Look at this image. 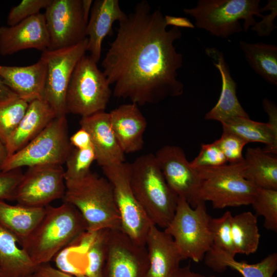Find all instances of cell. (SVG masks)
<instances>
[{"label":"cell","mask_w":277,"mask_h":277,"mask_svg":"<svg viewBox=\"0 0 277 277\" xmlns=\"http://www.w3.org/2000/svg\"><path fill=\"white\" fill-rule=\"evenodd\" d=\"M145 246L148 268L145 277H172L182 260L173 238L152 224L148 231Z\"/></svg>","instance_id":"cell-18"},{"label":"cell","mask_w":277,"mask_h":277,"mask_svg":"<svg viewBox=\"0 0 277 277\" xmlns=\"http://www.w3.org/2000/svg\"><path fill=\"white\" fill-rule=\"evenodd\" d=\"M257 215L264 217V227L277 231V190L257 188L251 204Z\"/></svg>","instance_id":"cell-34"},{"label":"cell","mask_w":277,"mask_h":277,"mask_svg":"<svg viewBox=\"0 0 277 277\" xmlns=\"http://www.w3.org/2000/svg\"><path fill=\"white\" fill-rule=\"evenodd\" d=\"M165 19L168 26L171 25L177 28H193L194 25L186 17H176L166 15Z\"/></svg>","instance_id":"cell-44"},{"label":"cell","mask_w":277,"mask_h":277,"mask_svg":"<svg viewBox=\"0 0 277 277\" xmlns=\"http://www.w3.org/2000/svg\"><path fill=\"white\" fill-rule=\"evenodd\" d=\"M276 0H269L267 4L263 8L262 12L270 10L269 14L264 15L262 20L251 27V30L256 32L260 36H268L276 28L273 21L277 15V5Z\"/></svg>","instance_id":"cell-40"},{"label":"cell","mask_w":277,"mask_h":277,"mask_svg":"<svg viewBox=\"0 0 277 277\" xmlns=\"http://www.w3.org/2000/svg\"><path fill=\"white\" fill-rule=\"evenodd\" d=\"M190 163L192 167L197 169L222 166L227 164V161L214 141L210 144H202L198 155Z\"/></svg>","instance_id":"cell-38"},{"label":"cell","mask_w":277,"mask_h":277,"mask_svg":"<svg viewBox=\"0 0 277 277\" xmlns=\"http://www.w3.org/2000/svg\"><path fill=\"white\" fill-rule=\"evenodd\" d=\"M28 104L18 97L0 103V140L4 144L24 116Z\"/></svg>","instance_id":"cell-33"},{"label":"cell","mask_w":277,"mask_h":277,"mask_svg":"<svg viewBox=\"0 0 277 277\" xmlns=\"http://www.w3.org/2000/svg\"><path fill=\"white\" fill-rule=\"evenodd\" d=\"M8 158L5 145L0 140V170Z\"/></svg>","instance_id":"cell-47"},{"label":"cell","mask_w":277,"mask_h":277,"mask_svg":"<svg viewBox=\"0 0 277 277\" xmlns=\"http://www.w3.org/2000/svg\"><path fill=\"white\" fill-rule=\"evenodd\" d=\"M214 142L229 164H239L244 161L243 150L248 143L240 137L223 130L221 137Z\"/></svg>","instance_id":"cell-36"},{"label":"cell","mask_w":277,"mask_h":277,"mask_svg":"<svg viewBox=\"0 0 277 277\" xmlns=\"http://www.w3.org/2000/svg\"><path fill=\"white\" fill-rule=\"evenodd\" d=\"M49 46L44 13H39L13 26L0 27V54L2 56L28 49L43 52Z\"/></svg>","instance_id":"cell-16"},{"label":"cell","mask_w":277,"mask_h":277,"mask_svg":"<svg viewBox=\"0 0 277 277\" xmlns=\"http://www.w3.org/2000/svg\"><path fill=\"white\" fill-rule=\"evenodd\" d=\"M203 260L205 264L215 272L221 273L230 267L243 277H273L277 269L276 252L269 254L259 263L248 264L237 261L228 253L212 246Z\"/></svg>","instance_id":"cell-24"},{"label":"cell","mask_w":277,"mask_h":277,"mask_svg":"<svg viewBox=\"0 0 277 277\" xmlns=\"http://www.w3.org/2000/svg\"><path fill=\"white\" fill-rule=\"evenodd\" d=\"M46 212V208L12 205L0 200V225L11 233L19 245L30 235Z\"/></svg>","instance_id":"cell-25"},{"label":"cell","mask_w":277,"mask_h":277,"mask_svg":"<svg viewBox=\"0 0 277 277\" xmlns=\"http://www.w3.org/2000/svg\"><path fill=\"white\" fill-rule=\"evenodd\" d=\"M23 175L21 168L9 171L0 170V200L14 201L16 190Z\"/></svg>","instance_id":"cell-39"},{"label":"cell","mask_w":277,"mask_h":277,"mask_svg":"<svg viewBox=\"0 0 277 277\" xmlns=\"http://www.w3.org/2000/svg\"><path fill=\"white\" fill-rule=\"evenodd\" d=\"M243 162L197 168L203 180L200 200L210 202L215 209L251 205L257 188L244 177Z\"/></svg>","instance_id":"cell-8"},{"label":"cell","mask_w":277,"mask_h":277,"mask_svg":"<svg viewBox=\"0 0 277 277\" xmlns=\"http://www.w3.org/2000/svg\"><path fill=\"white\" fill-rule=\"evenodd\" d=\"M69 138L66 116L55 117L35 137L9 156L1 170L42 165H63L73 148Z\"/></svg>","instance_id":"cell-9"},{"label":"cell","mask_w":277,"mask_h":277,"mask_svg":"<svg viewBox=\"0 0 277 277\" xmlns=\"http://www.w3.org/2000/svg\"><path fill=\"white\" fill-rule=\"evenodd\" d=\"M131 187L152 223L166 228L174 214L178 197L168 186L155 156L148 153L129 163Z\"/></svg>","instance_id":"cell-3"},{"label":"cell","mask_w":277,"mask_h":277,"mask_svg":"<svg viewBox=\"0 0 277 277\" xmlns=\"http://www.w3.org/2000/svg\"><path fill=\"white\" fill-rule=\"evenodd\" d=\"M52 0H22L10 10L7 18L8 26H13L39 13L46 9Z\"/></svg>","instance_id":"cell-37"},{"label":"cell","mask_w":277,"mask_h":277,"mask_svg":"<svg viewBox=\"0 0 277 277\" xmlns=\"http://www.w3.org/2000/svg\"><path fill=\"white\" fill-rule=\"evenodd\" d=\"M44 14L49 37L47 50L71 47L86 38L88 19L83 0H52Z\"/></svg>","instance_id":"cell-12"},{"label":"cell","mask_w":277,"mask_h":277,"mask_svg":"<svg viewBox=\"0 0 277 277\" xmlns=\"http://www.w3.org/2000/svg\"><path fill=\"white\" fill-rule=\"evenodd\" d=\"M243 176L257 188L277 190L276 155L260 147L248 148L244 156Z\"/></svg>","instance_id":"cell-26"},{"label":"cell","mask_w":277,"mask_h":277,"mask_svg":"<svg viewBox=\"0 0 277 277\" xmlns=\"http://www.w3.org/2000/svg\"><path fill=\"white\" fill-rule=\"evenodd\" d=\"M55 117L53 109L44 100L29 102L24 116L5 144L8 157L35 137Z\"/></svg>","instance_id":"cell-23"},{"label":"cell","mask_w":277,"mask_h":277,"mask_svg":"<svg viewBox=\"0 0 277 277\" xmlns=\"http://www.w3.org/2000/svg\"><path fill=\"white\" fill-rule=\"evenodd\" d=\"M231 234L236 254L249 255L255 252L260 239L256 215L246 211L232 216Z\"/></svg>","instance_id":"cell-31"},{"label":"cell","mask_w":277,"mask_h":277,"mask_svg":"<svg viewBox=\"0 0 277 277\" xmlns=\"http://www.w3.org/2000/svg\"><path fill=\"white\" fill-rule=\"evenodd\" d=\"M239 46L254 71L267 82L277 85V47L263 43L240 41Z\"/></svg>","instance_id":"cell-29"},{"label":"cell","mask_w":277,"mask_h":277,"mask_svg":"<svg viewBox=\"0 0 277 277\" xmlns=\"http://www.w3.org/2000/svg\"><path fill=\"white\" fill-rule=\"evenodd\" d=\"M111 184L122 220V230L137 243L145 246L146 237L151 222L133 192L130 180L129 163L102 168Z\"/></svg>","instance_id":"cell-10"},{"label":"cell","mask_w":277,"mask_h":277,"mask_svg":"<svg viewBox=\"0 0 277 277\" xmlns=\"http://www.w3.org/2000/svg\"><path fill=\"white\" fill-rule=\"evenodd\" d=\"M108 230L87 231L75 242L86 254L87 262L84 274L87 277H103L107 254Z\"/></svg>","instance_id":"cell-30"},{"label":"cell","mask_w":277,"mask_h":277,"mask_svg":"<svg viewBox=\"0 0 277 277\" xmlns=\"http://www.w3.org/2000/svg\"><path fill=\"white\" fill-rule=\"evenodd\" d=\"M28 277H75L65 273L57 268L52 266L49 263H46L37 265Z\"/></svg>","instance_id":"cell-41"},{"label":"cell","mask_w":277,"mask_h":277,"mask_svg":"<svg viewBox=\"0 0 277 277\" xmlns=\"http://www.w3.org/2000/svg\"><path fill=\"white\" fill-rule=\"evenodd\" d=\"M79 123L89 134L95 161L102 168L125 162V153L112 131L109 113L104 111L82 117Z\"/></svg>","instance_id":"cell-17"},{"label":"cell","mask_w":277,"mask_h":277,"mask_svg":"<svg viewBox=\"0 0 277 277\" xmlns=\"http://www.w3.org/2000/svg\"><path fill=\"white\" fill-rule=\"evenodd\" d=\"M65 185L62 200L80 211L87 224L88 231L122 230L112 187L105 177L91 172L84 178Z\"/></svg>","instance_id":"cell-4"},{"label":"cell","mask_w":277,"mask_h":277,"mask_svg":"<svg viewBox=\"0 0 277 277\" xmlns=\"http://www.w3.org/2000/svg\"><path fill=\"white\" fill-rule=\"evenodd\" d=\"M17 97L0 77V103Z\"/></svg>","instance_id":"cell-46"},{"label":"cell","mask_w":277,"mask_h":277,"mask_svg":"<svg viewBox=\"0 0 277 277\" xmlns=\"http://www.w3.org/2000/svg\"><path fill=\"white\" fill-rule=\"evenodd\" d=\"M172 277H215L213 275L205 276L202 274L195 272L191 269L190 264L180 267Z\"/></svg>","instance_id":"cell-45"},{"label":"cell","mask_w":277,"mask_h":277,"mask_svg":"<svg viewBox=\"0 0 277 277\" xmlns=\"http://www.w3.org/2000/svg\"><path fill=\"white\" fill-rule=\"evenodd\" d=\"M18 244L16 237L0 225V264L5 277H28L37 266Z\"/></svg>","instance_id":"cell-27"},{"label":"cell","mask_w":277,"mask_h":277,"mask_svg":"<svg viewBox=\"0 0 277 277\" xmlns=\"http://www.w3.org/2000/svg\"><path fill=\"white\" fill-rule=\"evenodd\" d=\"M103 277H145L148 268L146 246L122 230L109 229Z\"/></svg>","instance_id":"cell-15"},{"label":"cell","mask_w":277,"mask_h":277,"mask_svg":"<svg viewBox=\"0 0 277 277\" xmlns=\"http://www.w3.org/2000/svg\"><path fill=\"white\" fill-rule=\"evenodd\" d=\"M71 146L75 148L84 149L92 147L88 132L81 128L69 138Z\"/></svg>","instance_id":"cell-42"},{"label":"cell","mask_w":277,"mask_h":277,"mask_svg":"<svg viewBox=\"0 0 277 277\" xmlns=\"http://www.w3.org/2000/svg\"><path fill=\"white\" fill-rule=\"evenodd\" d=\"M94 161L95 156L92 147L84 149L73 147L65 163V183L80 180L88 175L91 172L90 167Z\"/></svg>","instance_id":"cell-32"},{"label":"cell","mask_w":277,"mask_h":277,"mask_svg":"<svg viewBox=\"0 0 277 277\" xmlns=\"http://www.w3.org/2000/svg\"><path fill=\"white\" fill-rule=\"evenodd\" d=\"M211 219L205 202L192 208L184 199L178 197L173 217L164 230L173 238L182 260L199 263L204 259L213 244Z\"/></svg>","instance_id":"cell-6"},{"label":"cell","mask_w":277,"mask_h":277,"mask_svg":"<svg viewBox=\"0 0 277 277\" xmlns=\"http://www.w3.org/2000/svg\"><path fill=\"white\" fill-rule=\"evenodd\" d=\"M118 24L102 63L113 96L143 106L182 95L178 70L183 55L174 45L182 36L180 28L167 29L165 15L146 1L138 2Z\"/></svg>","instance_id":"cell-1"},{"label":"cell","mask_w":277,"mask_h":277,"mask_svg":"<svg viewBox=\"0 0 277 277\" xmlns=\"http://www.w3.org/2000/svg\"><path fill=\"white\" fill-rule=\"evenodd\" d=\"M88 39L57 50L42 52L47 63L46 78L43 100L53 109L56 117L66 115V95L73 70L87 51Z\"/></svg>","instance_id":"cell-11"},{"label":"cell","mask_w":277,"mask_h":277,"mask_svg":"<svg viewBox=\"0 0 277 277\" xmlns=\"http://www.w3.org/2000/svg\"><path fill=\"white\" fill-rule=\"evenodd\" d=\"M118 0H96L93 2L86 28L87 51L97 63L100 61L102 43L110 33L112 25L126 15Z\"/></svg>","instance_id":"cell-22"},{"label":"cell","mask_w":277,"mask_h":277,"mask_svg":"<svg viewBox=\"0 0 277 277\" xmlns=\"http://www.w3.org/2000/svg\"><path fill=\"white\" fill-rule=\"evenodd\" d=\"M75 277H87L85 275H84V274H78V275H77L76 276H75Z\"/></svg>","instance_id":"cell-49"},{"label":"cell","mask_w":277,"mask_h":277,"mask_svg":"<svg viewBox=\"0 0 277 277\" xmlns=\"http://www.w3.org/2000/svg\"><path fill=\"white\" fill-rule=\"evenodd\" d=\"M109 114L112 131L123 152L140 151L147 123L138 106L133 103L122 104Z\"/></svg>","instance_id":"cell-19"},{"label":"cell","mask_w":277,"mask_h":277,"mask_svg":"<svg viewBox=\"0 0 277 277\" xmlns=\"http://www.w3.org/2000/svg\"><path fill=\"white\" fill-rule=\"evenodd\" d=\"M205 52L219 71L222 89L216 104L205 114V119L222 123L236 117H249L238 100L236 84L231 76L223 53L215 48H207Z\"/></svg>","instance_id":"cell-21"},{"label":"cell","mask_w":277,"mask_h":277,"mask_svg":"<svg viewBox=\"0 0 277 277\" xmlns=\"http://www.w3.org/2000/svg\"><path fill=\"white\" fill-rule=\"evenodd\" d=\"M45 208L43 218L21 245L36 265L49 263L88 231L84 219L72 205L63 202L58 207Z\"/></svg>","instance_id":"cell-2"},{"label":"cell","mask_w":277,"mask_h":277,"mask_svg":"<svg viewBox=\"0 0 277 277\" xmlns=\"http://www.w3.org/2000/svg\"><path fill=\"white\" fill-rule=\"evenodd\" d=\"M64 169L60 165H42L28 167L16 190L17 204L45 208L65 195Z\"/></svg>","instance_id":"cell-13"},{"label":"cell","mask_w":277,"mask_h":277,"mask_svg":"<svg viewBox=\"0 0 277 277\" xmlns=\"http://www.w3.org/2000/svg\"><path fill=\"white\" fill-rule=\"evenodd\" d=\"M97 63L85 54L77 63L66 92L67 114L82 117L105 111L112 92Z\"/></svg>","instance_id":"cell-7"},{"label":"cell","mask_w":277,"mask_h":277,"mask_svg":"<svg viewBox=\"0 0 277 277\" xmlns=\"http://www.w3.org/2000/svg\"><path fill=\"white\" fill-rule=\"evenodd\" d=\"M263 107L269 116L267 123L274 131L277 132V108L276 105L265 98L263 101Z\"/></svg>","instance_id":"cell-43"},{"label":"cell","mask_w":277,"mask_h":277,"mask_svg":"<svg viewBox=\"0 0 277 277\" xmlns=\"http://www.w3.org/2000/svg\"><path fill=\"white\" fill-rule=\"evenodd\" d=\"M224 131L233 133L248 143H261L267 153L277 154V132L267 123L253 121L249 117H236L221 123Z\"/></svg>","instance_id":"cell-28"},{"label":"cell","mask_w":277,"mask_h":277,"mask_svg":"<svg viewBox=\"0 0 277 277\" xmlns=\"http://www.w3.org/2000/svg\"><path fill=\"white\" fill-rule=\"evenodd\" d=\"M154 155L171 190L178 197L184 199L195 208L201 201L199 194L203 180L188 161L182 148L165 145Z\"/></svg>","instance_id":"cell-14"},{"label":"cell","mask_w":277,"mask_h":277,"mask_svg":"<svg viewBox=\"0 0 277 277\" xmlns=\"http://www.w3.org/2000/svg\"><path fill=\"white\" fill-rule=\"evenodd\" d=\"M260 0H199L195 7L184 8L194 17L196 27L217 37L227 38L243 31L246 32L263 18Z\"/></svg>","instance_id":"cell-5"},{"label":"cell","mask_w":277,"mask_h":277,"mask_svg":"<svg viewBox=\"0 0 277 277\" xmlns=\"http://www.w3.org/2000/svg\"><path fill=\"white\" fill-rule=\"evenodd\" d=\"M0 277H5L1 264H0Z\"/></svg>","instance_id":"cell-48"},{"label":"cell","mask_w":277,"mask_h":277,"mask_svg":"<svg viewBox=\"0 0 277 277\" xmlns=\"http://www.w3.org/2000/svg\"><path fill=\"white\" fill-rule=\"evenodd\" d=\"M232 217L231 212L227 211L219 217H211L210 229L213 241L212 246L234 257L236 253L232 238Z\"/></svg>","instance_id":"cell-35"},{"label":"cell","mask_w":277,"mask_h":277,"mask_svg":"<svg viewBox=\"0 0 277 277\" xmlns=\"http://www.w3.org/2000/svg\"><path fill=\"white\" fill-rule=\"evenodd\" d=\"M47 63L42 54L35 63L26 66L0 65V77L16 96L28 103L43 100Z\"/></svg>","instance_id":"cell-20"}]
</instances>
